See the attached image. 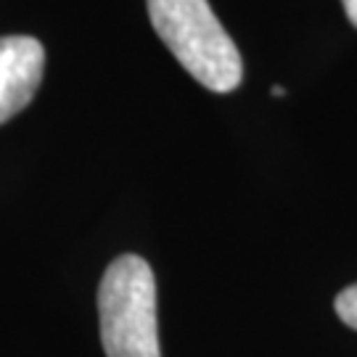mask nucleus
Here are the masks:
<instances>
[{
	"instance_id": "4",
	"label": "nucleus",
	"mask_w": 357,
	"mask_h": 357,
	"mask_svg": "<svg viewBox=\"0 0 357 357\" xmlns=\"http://www.w3.org/2000/svg\"><path fill=\"white\" fill-rule=\"evenodd\" d=\"M333 307H336V315L342 318V323H347L349 328L357 331V283L347 286L344 291H339Z\"/></svg>"
},
{
	"instance_id": "5",
	"label": "nucleus",
	"mask_w": 357,
	"mask_h": 357,
	"mask_svg": "<svg viewBox=\"0 0 357 357\" xmlns=\"http://www.w3.org/2000/svg\"><path fill=\"white\" fill-rule=\"evenodd\" d=\"M342 6H344V13L352 22V26H357V0H342Z\"/></svg>"
},
{
	"instance_id": "6",
	"label": "nucleus",
	"mask_w": 357,
	"mask_h": 357,
	"mask_svg": "<svg viewBox=\"0 0 357 357\" xmlns=\"http://www.w3.org/2000/svg\"><path fill=\"white\" fill-rule=\"evenodd\" d=\"M273 96H286V88H281V85H273Z\"/></svg>"
},
{
	"instance_id": "1",
	"label": "nucleus",
	"mask_w": 357,
	"mask_h": 357,
	"mask_svg": "<svg viewBox=\"0 0 357 357\" xmlns=\"http://www.w3.org/2000/svg\"><path fill=\"white\" fill-rule=\"evenodd\" d=\"M149 19L180 66L206 90L230 93L241 85V53L206 0H149Z\"/></svg>"
},
{
	"instance_id": "2",
	"label": "nucleus",
	"mask_w": 357,
	"mask_h": 357,
	"mask_svg": "<svg viewBox=\"0 0 357 357\" xmlns=\"http://www.w3.org/2000/svg\"><path fill=\"white\" fill-rule=\"evenodd\" d=\"M98 320L106 357H162L156 331V281L138 255H122L98 286Z\"/></svg>"
},
{
	"instance_id": "3",
	"label": "nucleus",
	"mask_w": 357,
	"mask_h": 357,
	"mask_svg": "<svg viewBox=\"0 0 357 357\" xmlns=\"http://www.w3.org/2000/svg\"><path fill=\"white\" fill-rule=\"evenodd\" d=\"M45 48L29 35L0 38V125L32 103L43 82Z\"/></svg>"
}]
</instances>
